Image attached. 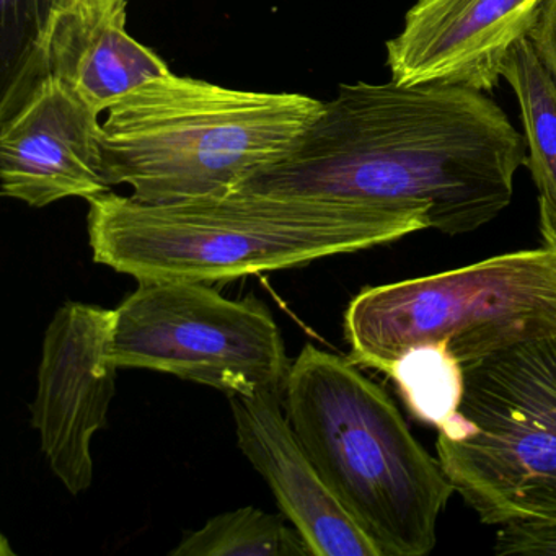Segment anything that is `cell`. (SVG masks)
Instances as JSON below:
<instances>
[{"label":"cell","instance_id":"1","mask_svg":"<svg viewBox=\"0 0 556 556\" xmlns=\"http://www.w3.org/2000/svg\"><path fill=\"white\" fill-rule=\"evenodd\" d=\"M526 138L484 92L447 84H341L291 149L239 188L380 210H421L473 232L509 206Z\"/></svg>","mask_w":556,"mask_h":556},{"label":"cell","instance_id":"2","mask_svg":"<svg viewBox=\"0 0 556 556\" xmlns=\"http://www.w3.org/2000/svg\"><path fill=\"white\" fill-rule=\"evenodd\" d=\"M432 229L421 210H380L236 193L142 203L106 191L89 200L93 262L139 279L230 281L389 245Z\"/></svg>","mask_w":556,"mask_h":556},{"label":"cell","instance_id":"3","mask_svg":"<svg viewBox=\"0 0 556 556\" xmlns=\"http://www.w3.org/2000/svg\"><path fill=\"white\" fill-rule=\"evenodd\" d=\"M282 405L321 480L380 556L432 552L454 484L386 390L353 361L305 344Z\"/></svg>","mask_w":556,"mask_h":556},{"label":"cell","instance_id":"4","mask_svg":"<svg viewBox=\"0 0 556 556\" xmlns=\"http://www.w3.org/2000/svg\"><path fill=\"white\" fill-rule=\"evenodd\" d=\"M324 102L302 93L247 92L168 73L106 112L100 172L142 203L236 193L298 141Z\"/></svg>","mask_w":556,"mask_h":556},{"label":"cell","instance_id":"5","mask_svg":"<svg viewBox=\"0 0 556 556\" xmlns=\"http://www.w3.org/2000/svg\"><path fill=\"white\" fill-rule=\"evenodd\" d=\"M465 268L361 291L344 314L356 366L389 372L400 354L444 348L464 370L556 337V240Z\"/></svg>","mask_w":556,"mask_h":556},{"label":"cell","instance_id":"6","mask_svg":"<svg viewBox=\"0 0 556 556\" xmlns=\"http://www.w3.org/2000/svg\"><path fill=\"white\" fill-rule=\"evenodd\" d=\"M435 451L481 522H556V337L465 370L460 406L439 428Z\"/></svg>","mask_w":556,"mask_h":556},{"label":"cell","instance_id":"7","mask_svg":"<svg viewBox=\"0 0 556 556\" xmlns=\"http://www.w3.org/2000/svg\"><path fill=\"white\" fill-rule=\"evenodd\" d=\"M112 356L227 396L285 395L291 363L265 302L224 298L207 282L139 279L115 308Z\"/></svg>","mask_w":556,"mask_h":556},{"label":"cell","instance_id":"8","mask_svg":"<svg viewBox=\"0 0 556 556\" xmlns=\"http://www.w3.org/2000/svg\"><path fill=\"white\" fill-rule=\"evenodd\" d=\"M115 308L66 302L45 333L31 425L41 452L71 494L93 483L92 439L105 428L116 393Z\"/></svg>","mask_w":556,"mask_h":556},{"label":"cell","instance_id":"9","mask_svg":"<svg viewBox=\"0 0 556 556\" xmlns=\"http://www.w3.org/2000/svg\"><path fill=\"white\" fill-rule=\"evenodd\" d=\"M546 0H418L387 67L400 86L447 84L491 92L513 48L530 37Z\"/></svg>","mask_w":556,"mask_h":556},{"label":"cell","instance_id":"10","mask_svg":"<svg viewBox=\"0 0 556 556\" xmlns=\"http://www.w3.org/2000/svg\"><path fill=\"white\" fill-rule=\"evenodd\" d=\"M2 116V197L47 207L110 191L100 172V115L61 80L41 77Z\"/></svg>","mask_w":556,"mask_h":556},{"label":"cell","instance_id":"11","mask_svg":"<svg viewBox=\"0 0 556 556\" xmlns=\"http://www.w3.org/2000/svg\"><path fill=\"white\" fill-rule=\"evenodd\" d=\"M126 22V0H86L53 9L4 103L15 105L38 79L51 76L102 115L142 84L170 73L155 51L128 34Z\"/></svg>","mask_w":556,"mask_h":556},{"label":"cell","instance_id":"12","mask_svg":"<svg viewBox=\"0 0 556 556\" xmlns=\"http://www.w3.org/2000/svg\"><path fill=\"white\" fill-rule=\"evenodd\" d=\"M229 403L240 451L265 478L312 556H380L298 441L281 393L229 396Z\"/></svg>","mask_w":556,"mask_h":556},{"label":"cell","instance_id":"13","mask_svg":"<svg viewBox=\"0 0 556 556\" xmlns=\"http://www.w3.org/2000/svg\"><path fill=\"white\" fill-rule=\"evenodd\" d=\"M519 102L527 164L539 190L540 232L556 240V83L529 38L517 43L503 66Z\"/></svg>","mask_w":556,"mask_h":556},{"label":"cell","instance_id":"14","mask_svg":"<svg viewBox=\"0 0 556 556\" xmlns=\"http://www.w3.org/2000/svg\"><path fill=\"white\" fill-rule=\"evenodd\" d=\"M172 556H312L304 536L286 516L240 507L187 533Z\"/></svg>","mask_w":556,"mask_h":556},{"label":"cell","instance_id":"15","mask_svg":"<svg viewBox=\"0 0 556 556\" xmlns=\"http://www.w3.org/2000/svg\"><path fill=\"white\" fill-rule=\"evenodd\" d=\"M387 376L399 386L413 415L438 429L460 406L464 367L438 344H421L400 354Z\"/></svg>","mask_w":556,"mask_h":556},{"label":"cell","instance_id":"16","mask_svg":"<svg viewBox=\"0 0 556 556\" xmlns=\"http://www.w3.org/2000/svg\"><path fill=\"white\" fill-rule=\"evenodd\" d=\"M503 542L513 555L556 556V522L513 523Z\"/></svg>","mask_w":556,"mask_h":556},{"label":"cell","instance_id":"17","mask_svg":"<svg viewBox=\"0 0 556 556\" xmlns=\"http://www.w3.org/2000/svg\"><path fill=\"white\" fill-rule=\"evenodd\" d=\"M529 40L556 83V0H546Z\"/></svg>","mask_w":556,"mask_h":556},{"label":"cell","instance_id":"18","mask_svg":"<svg viewBox=\"0 0 556 556\" xmlns=\"http://www.w3.org/2000/svg\"><path fill=\"white\" fill-rule=\"evenodd\" d=\"M80 2H86V0H54L53 9L70 8V5L80 4Z\"/></svg>","mask_w":556,"mask_h":556}]
</instances>
